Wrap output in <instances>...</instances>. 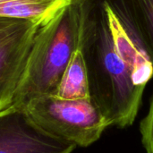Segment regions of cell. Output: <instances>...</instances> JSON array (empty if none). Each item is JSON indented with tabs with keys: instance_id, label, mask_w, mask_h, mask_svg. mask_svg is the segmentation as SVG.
I'll list each match as a JSON object with an SVG mask.
<instances>
[{
	"instance_id": "cell-3",
	"label": "cell",
	"mask_w": 153,
	"mask_h": 153,
	"mask_svg": "<svg viewBox=\"0 0 153 153\" xmlns=\"http://www.w3.org/2000/svg\"><path fill=\"white\" fill-rule=\"evenodd\" d=\"M22 108L47 133L80 147L97 142L110 126L90 98L65 100L45 95Z\"/></svg>"
},
{
	"instance_id": "cell-1",
	"label": "cell",
	"mask_w": 153,
	"mask_h": 153,
	"mask_svg": "<svg viewBox=\"0 0 153 153\" xmlns=\"http://www.w3.org/2000/svg\"><path fill=\"white\" fill-rule=\"evenodd\" d=\"M79 50L90 99L110 126H132L153 62L116 0H84Z\"/></svg>"
},
{
	"instance_id": "cell-9",
	"label": "cell",
	"mask_w": 153,
	"mask_h": 153,
	"mask_svg": "<svg viewBox=\"0 0 153 153\" xmlns=\"http://www.w3.org/2000/svg\"><path fill=\"white\" fill-rule=\"evenodd\" d=\"M142 143L147 153H153V95L147 116L140 125Z\"/></svg>"
},
{
	"instance_id": "cell-10",
	"label": "cell",
	"mask_w": 153,
	"mask_h": 153,
	"mask_svg": "<svg viewBox=\"0 0 153 153\" xmlns=\"http://www.w3.org/2000/svg\"><path fill=\"white\" fill-rule=\"evenodd\" d=\"M71 1H84V0H71Z\"/></svg>"
},
{
	"instance_id": "cell-7",
	"label": "cell",
	"mask_w": 153,
	"mask_h": 153,
	"mask_svg": "<svg viewBox=\"0 0 153 153\" xmlns=\"http://www.w3.org/2000/svg\"><path fill=\"white\" fill-rule=\"evenodd\" d=\"M153 62V0H116Z\"/></svg>"
},
{
	"instance_id": "cell-2",
	"label": "cell",
	"mask_w": 153,
	"mask_h": 153,
	"mask_svg": "<svg viewBox=\"0 0 153 153\" xmlns=\"http://www.w3.org/2000/svg\"><path fill=\"white\" fill-rule=\"evenodd\" d=\"M82 2L71 1L39 29L7 108H22L33 99L56 94L74 54L79 49Z\"/></svg>"
},
{
	"instance_id": "cell-4",
	"label": "cell",
	"mask_w": 153,
	"mask_h": 153,
	"mask_svg": "<svg viewBox=\"0 0 153 153\" xmlns=\"http://www.w3.org/2000/svg\"><path fill=\"white\" fill-rule=\"evenodd\" d=\"M39 28L30 21L0 17V110L12 99Z\"/></svg>"
},
{
	"instance_id": "cell-5",
	"label": "cell",
	"mask_w": 153,
	"mask_h": 153,
	"mask_svg": "<svg viewBox=\"0 0 153 153\" xmlns=\"http://www.w3.org/2000/svg\"><path fill=\"white\" fill-rule=\"evenodd\" d=\"M76 147L44 131L23 108L0 110V153H72Z\"/></svg>"
},
{
	"instance_id": "cell-6",
	"label": "cell",
	"mask_w": 153,
	"mask_h": 153,
	"mask_svg": "<svg viewBox=\"0 0 153 153\" xmlns=\"http://www.w3.org/2000/svg\"><path fill=\"white\" fill-rule=\"evenodd\" d=\"M71 0H0V17L33 22L44 26Z\"/></svg>"
},
{
	"instance_id": "cell-8",
	"label": "cell",
	"mask_w": 153,
	"mask_h": 153,
	"mask_svg": "<svg viewBox=\"0 0 153 153\" xmlns=\"http://www.w3.org/2000/svg\"><path fill=\"white\" fill-rule=\"evenodd\" d=\"M55 95L65 100L90 98L86 68L79 49L74 54Z\"/></svg>"
}]
</instances>
